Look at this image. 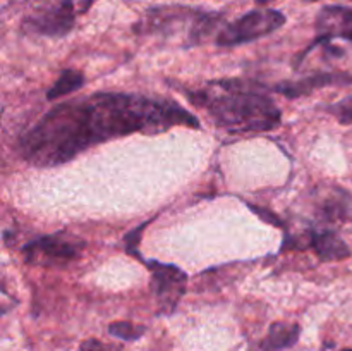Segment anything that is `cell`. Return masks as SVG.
<instances>
[{
    "label": "cell",
    "mask_w": 352,
    "mask_h": 351,
    "mask_svg": "<svg viewBox=\"0 0 352 351\" xmlns=\"http://www.w3.org/2000/svg\"><path fill=\"white\" fill-rule=\"evenodd\" d=\"M174 126L199 127L201 124L198 117L168 98L93 93L48 110L21 134L16 151L34 167H55L95 145L133 133L160 134Z\"/></svg>",
    "instance_id": "cell-1"
},
{
    "label": "cell",
    "mask_w": 352,
    "mask_h": 351,
    "mask_svg": "<svg viewBox=\"0 0 352 351\" xmlns=\"http://www.w3.org/2000/svg\"><path fill=\"white\" fill-rule=\"evenodd\" d=\"M188 98L230 134L267 133L280 126V110L260 83L217 79L189 92Z\"/></svg>",
    "instance_id": "cell-2"
},
{
    "label": "cell",
    "mask_w": 352,
    "mask_h": 351,
    "mask_svg": "<svg viewBox=\"0 0 352 351\" xmlns=\"http://www.w3.org/2000/svg\"><path fill=\"white\" fill-rule=\"evenodd\" d=\"M285 24V16L275 9H254L234 23L226 24L217 34V45L223 48L237 47L274 33Z\"/></svg>",
    "instance_id": "cell-3"
},
{
    "label": "cell",
    "mask_w": 352,
    "mask_h": 351,
    "mask_svg": "<svg viewBox=\"0 0 352 351\" xmlns=\"http://www.w3.org/2000/svg\"><path fill=\"white\" fill-rule=\"evenodd\" d=\"M85 243L67 233L48 234L24 244L23 255L26 264L36 267L58 268L78 260Z\"/></svg>",
    "instance_id": "cell-4"
},
{
    "label": "cell",
    "mask_w": 352,
    "mask_h": 351,
    "mask_svg": "<svg viewBox=\"0 0 352 351\" xmlns=\"http://www.w3.org/2000/svg\"><path fill=\"white\" fill-rule=\"evenodd\" d=\"M72 0H41L23 19V31L40 36L60 38L74 28Z\"/></svg>",
    "instance_id": "cell-5"
},
{
    "label": "cell",
    "mask_w": 352,
    "mask_h": 351,
    "mask_svg": "<svg viewBox=\"0 0 352 351\" xmlns=\"http://www.w3.org/2000/svg\"><path fill=\"white\" fill-rule=\"evenodd\" d=\"M151 270V289L162 313H172L186 292L188 275L182 268L160 262H148Z\"/></svg>",
    "instance_id": "cell-6"
},
{
    "label": "cell",
    "mask_w": 352,
    "mask_h": 351,
    "mask_svg": "<svg viewBox=\"0 0 352 351\" xmlns=\"http://www.w3.org/2000/svg\"><path fill=\"white\" fill-rule=\"evenodd\" d=\"M333 38L352 41V7L327 6L316 16V41L329 43Z\"/></svg>",
    "instance_id": "cell-7"
},
{
    "label": "cell",
    "mask_w": 352,
    "mask_h": 351,
    "mask_svg": "<svg viewBox=\"0 0 352 351\" xmlns=\"http://www.w3.org/2000/svg\"><path fill=\"white\" fill-rule=\"evenodd\" d=\"M352 85V76L346 72H318L308 78L296 79V81H285L275 86V92L289 96V98H298V96L309 95L315 89L325 88V86H344Z\"/></svg>",
    "instance_id": "cell-8"
},
{
    "label": "cell",
    "mask_w": 352,
    "mask_h": 351,
    "mask_svg": "<svg viewBox=\"0 0 352 351\" xmlns=\"http://www.w3.org/2000/svg\"><path fill=\"white\" fill-rule=\"evenodd\" d=\"M306 246L313 248L320 260H344L351 257V250L346 244V241L336 233V231L323 229V231H311L308 234V244Z\"/></svg>",
    "instance_id": "cell-9"
},
{
    "label": "cell",
    "mask_w": 352,
    "mask_h": 351,
    "mask_svg": "<svg viewBox=\"0 0 352 351\" xmlns=\"http://www.w3.org/2000/svg\"><path fill=\"white\" fill-rule=\"evenodd\" d=\"M320 220L323 222H346L352 219V200L342 189H336L316 206Z\"/></svg>",
    "instance_id": "cell-10"
},
{
    "label": "cell",
    "mask_w": 352,
    "mask_h": 351,
    "mask_svg": "<svg viewBox=\"0 0 352 351\" xmlns=\"http://www.w3.org/2000/svg\"><path fill=\"white\" fill-rule=\"evenodd\" d=\"M298 323L289 322H275L268 329L267 337L260 343V351H282L287 348L294 346L299 339Z\"/></svg>",
    "instance_id": "cell-11"
},
{
    "label": "cell",
    "mask_w": 352,
    "mask_h": 351,
    "mask_svg": "<svg viewBox=\"0 0 352 351\" xmlns=\"http://www.w3.org/2000/svg\"><path fill=\"white\" fill-rule=\"evenodd\" d=\"M82 85H85V76H82V72L74 71V69H65V71H62V74L58 76L55 85L47 92V98H60V96L69 95V93L78 92Z\"/></svg>",
    "instance_id": "cell-12"
},
{
    "label": "cell",
    "mask_w": 352,
    "mask_h": 351,
    "mask_svg": "<svg viewBox=\"0 0 352 351\" xmlns=\"http://www.w3.org/2000/svg\"><path fill=\"white\" fill-rule=\"evenodd\" d=\"M144 332H146V327L136 326V323L127 322V320L112 322L109 326L110 336L117 337V339H122V341H136V339H140Z\"/></svg>",
    "instance_id": "cell-13"
},
{
    "label": "cell",
    "mask_w": 352,
    "mask_h": 351,
    "mask_svg": "<svg viewBox=\"0 0 352 351\" xmlns=\"http://www.w3.org/2000/svg\"><path fill=\"white\" fill-rule=\"evenodd\" d=\"M330 114L333 117H337L340 124H351L352 123V96H347V98L339 100V102L329 105Z\"/></svg>",
    "instance_id": "cell-14"
},
{
    "label": "cell",
    "mask_w": 352,
    "mask_h": 351,
    "mask_svg": "<svg viewBox=\"0 0 352 351\" xmlns=\"http://www.w3.org/2000/svg\"><path fill=\"white\" fill-rule=\"evenodd\" d=\"M79 351H122V348L117 346V344L102 343L98 339H88L85 343H81Z\"/></svg>",
    "instance_id": "cell-15"
},
{
    "label": "cell",
    "mask_w": 352,
    "mask_h": 351,
    "mask_svg": "<svg viewBox=\"0 0 352 351\" xmlns=\"http://www.w3.org/2000/svg\"><path fill=\"white\" fill-rule=\"evenodd\" d=\"M340 351H352V350H351V348H346V350H340Z\"/></svg>",
    "instance_id": "cell-16"
},
{
    "label": "cell",
    "mask_w": 352,
    "mask_h": 351,
    "mask_svg": "<svg viewBox=\"0 0 352 351\" xmlns=\"http://www.w3.org/2000/svg\"><path fill=\"white\" fill-rule=\"evenodd\" d=\"M306 2H313V0H306Z\"/></svg>",
    "instance_id": "cell-17"
}]
</instances>
